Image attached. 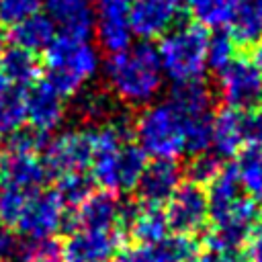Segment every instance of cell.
<instances>
[{
  "instance_id": "obj_1",
  "label": "cell",
  "mask_w": 262,
  "mask_h": 262,
  "mask_svg": "<svg viewBox=\"0 0 262 262\" xmlns=\"http://www.w3.org/2000/svg\"><path fill=\"white\" fill-rule=\"evenodd\" d=\"M104 76L111 90L127 104H147L162 86V66L156 45L141 41L123 51L108 53Z\"/></svg>"
},
{
  "instance_id": "obj_2",
  "label": "cell",
  "mask_w": 262,
  "mask_h": 262,
  "mask_svg": "<svg viewBox=\"0 0 262 262\" xmlns=\"http://www.w3.org/2000/svg\"><path fill=\"white\" fill-rule=\"evenodd\" d=\"M47 70L45 82L63 98L74 96L86 80L98 70V53L86 39L70 35H55L43 49V61Z\"/></svg>"
},
{
  "instance_id": "obj_3",
  "label": "cell",
  "mask_w": 262,
  "mask_h": 262,
  "mask_svg": "<svg viewBox=\"0 0 262 262\" xmlns=\"http://www.w3.org/2000/svg\"><path fill=\"white\" fill-rule=\"evenodd\" d=\"M207 41L209 33L199 23H188L166 31L156 47L162 72L174 84L201 80L207 70Z\"/></svg>"
},
{
  "instance_id": "obj_4",
  "label": "cell",
  "mask_w": 262,
  "mask_h": 262,
  "mask_svg": "<svg viewBox=\"0 0 262 262\" xmlns=\"http://www.w3.org/2000/svg\"><path fill=\"white\" fill-rule=\"evenodd\" d=\"M135 135L139 147L151 158L174 160L186 154L184 121L170 100L147 106L135 121Z\"/></svg>"
},
{
  "instance_id": "obj_5",
  "label": "cell",
  "mask_w": 262,
  "mask_h": 262,
  "mask_svg": "<svg viewBox=\"0 0 262 262\" xmlns=\"http://www.w3.org/2000/svg\"><path fill=\"white\" fill-rule=\"evenodd\" d=\"M170 102L180 113L186 131V154H201L211 147V123H213V96L201 82L176 84Z\"/></svg>"
},
{
  "instance_id": "obj_6",
  "label": "cell",
  "mask_w": 262,
  "mask_h": 262,
  "mask_svg": "<svg viewBox=\"0 0 262 262\" xmlns=\"http://www.w3.org/2000/svg\"><path fill=\"white\" fill-rule=\"evenodd\" d=\"M147 166V154L139 143L125 141L119 147L102 149L92 156V182L108 192H123L135 188L143 168Z\"/></svg>"
},
{
  "instance_id": "obj_7",
  "label": "cell",
  "mask_w": 262,
  "mask_h": 262,
  "mask_svg": "<svg viewBox=\"0 0 262 262\" xmlns=\"http://www.w3.org/2000/svg\"><path fill=\"white\" fill-rule=\"evenodd\" d=\"M209 217L213 219V231L209 233L207 244L215 254L227 256L246 242L248 233L262 217V207L256 199L239 194L227 207Z\"/></svg>"
},
{
  "instance_id": "obj_8",
  "label": "cell",
  "mask_w": 262,
  "mask_h": 262,
  "mask_svg": "<svg viewBox=\"0 0 262 262\" xmlns=\"http://www.w3.org/2000/svg\"><path fill=\"white\" fill-rule=\"evenodd\" d=\"M219 96L229 108H256L262 102V70L248 57H235L219 72Z\"/></svg>"
},
{
  "instance_id": "obj_9",
  "label": "cell",
  "mask_w": 262,
  "mask_h": 262,
  "mask_svg": "<svg viewBox=\"0 0 262 262\" xmlns=\"http://www.w3.org/2000/svg\"><path fill=\"white\" fill-rule=\"evenodd\" d=\"M94 156L92 129L84 131H66L55 139L47 141L43 147V166L47 176H63L70 172H84L90 168Z\"/></svg>"
},
{
  "instance_id": "obj_10",
  "label": "cell",
  "mask_w": 262,
  "mask_h": 262,
  "mask_svg": "<svg viewBox=\"0 0 262 262\" xmlns=\"http://www.w3.org/2000/svg\"><path fill=\"white\" fill-rule=\"evenodd\" d=\"M164 213L168 219V227L174 233L194 235L209 221L207 192L201 188V184H194L190 180L184 184L180 182L172 196L166 201Z\"/></svg>"
},
{
  "instance_id": "obj_11",
  "label": "cell",
  "mask_w": 262,
  "mask_h": 262,
  "mask_svg": "<svg viewBox=\"0 0 262 262\" xmlns=\"http://www.w3.org/2000/svg\"><path fill=\"white\" fill-rule=\"evenodd\" d=\"M66 205L55 190H35L27 196L25 209L18 217L16 229L25 237H51L63 229Z\"/></svg>"
},
{
  "instance_id": "obj_12",
  "label": "cell",
  "mask_w": 262,
  "mask_h": 262,
  "mask_svg": "<svg viewBox=\"0 0 262 262\" xmlns=\"http://www.w3.org/2000/svg\"><path fill=\"white\" fill-rule=\"evenodd\" d=\"M184 12V0H131L129 27L143 41L162 37Z\"/></svg>"
},
{
  "instance_id": "obj_13",
  "label": "cell",
  "mask_w": 262,
  "mask_h": 262,
  "mask_svg": "<svg viewBox=\"0 0 262 262\" xmlns=\"http://www.w3.org/2000/svg\"><path fill=\"white\" fill-rule=\"evenodd\" d=\"M121 209L123 203L117 199V192L98 190L92 192L74 209H66L63 229H115L121 227Z\"/></svg>"
},
{
  "instance_id": "obj_14",
  "label": "cell",
  "mask_w": 262,
  "mask_h": 262,
  "mask_svg": "<svg viewBox=\"0 0 262 262\" xmlns=\"http://www.w3.org/2000/svg\"><path fill=\"white\" fill-rule=\"evenodd\" d=\"M123 244V229H74L61 244L63 262H108Z\"/></svg>"
},
{
  "instance_id": "obj_15",
  "label": "cell",
  "mask_w": 262,
  "mask_h": 262,
  "mask_svg": "<svg viewBox=\"0 0 262 262\" xmlns=\"http://www.w3.org/2000/svg\"><path fill=\"white\" fill-rule=\"evenodd\" d=\"M129 6L131 0H96L94 27L98 43L104 51L117 53L131 45L129 27Z\"/></svg>"
},
{
  "instance_id": "obj_16",
  "label": "cell",
  "mask_w": 262,
  "mask_h": 262,
  "mask_svg": "<svg viewBox=\"0 0 262 262\" xmlns=\"http://www.w3.org/2000/svg\"><path fill=\"white\" fill-rule=\"evenodd\" d=\"M47 180V170L33 151L6 149L0 156V184L20 188L25 192L39 190Z\"/></svg>"
},
{
  "instance_id": "obj_17",
  "label": "cell",
  "mask_w": 262,
  "mask_h": 262,
  "mask_svg": "<svg viewBox=\"0 0 262 262\" xmlns=\"http://www.w3.org/2000/svg\"><path fill=\"white\" fill-rule=\"evenodd\" d=\"M121 223L127 225L129 233L141 246H158L168 237L170 231L164 207L149 203H141V205L123 203Z\"/></svg>"
},
{
  "instance_id": "obj_18",
  "label": "cell",
  "mask_w": 262,
  "mask_h": 262,
  "mask_svg": "<svg viewBox=\"0 0 262 262\" xmlns=\"http://www.w3.org/2000/svg\"><path fill=\"white\" fill-rule=\"evenodd\" d=\"M63 113H66L63 96L59 92H55L45 80H39L37 84H33L27 90L29 127L49 135L63 121Z\"/></svg>"
},
{
  "instance_id": "obj_19",
  "label": "cell",
  "mask_w": 262,
  "mask_h": 262,
  "mask_svg": "<svg viewBox=\"0 0 262 262\" xmlns=\"http://www.w3.org/2000/svg\"><path fill=\"white\" fill-rule=\"evenodd\" d=\"M182 178V170L174 160H154L147 162L143 168L139 180H137V192L141 196V203L149 205H164L172 192L178 188Z\"/></svg>"
},
{
  "instance_id": "obj_20",
  "label": "cell",
  "mask_w": 262,
  "mask_h": 262,
  "mask_svg": "<svg viewBox=\"0 0 262 262\" xmlns=\"http://www.w3.org/2000/svg\"><path fill=\"white\" fill-rule=\"evenodd\" d=\"M47 16L53 25L61 27L63 35L76 39H88L94 29L92 0H43Z\"/></svg>"
},
{
  "instance_id": "obj_21",
  "label": "cell",
  "mask_w": 262,
  "mask_h": 262,
  "mask_svg": "<svg viewBox=\"0 0 262 262\" xmlns=\"http://www.w3.org/2000/svg\"><path fill=\"white\" fill-rule=\"evenodd\" d=\"M246 145L244 135V113L223 106L213 115L211 123V147L219 158H231Z\"/></svg>"
},
{
  "instance_id": "obj_22",
  "label": "cell",
  "mask_w": 262,
  "mask_h": 262,
  "mask_svg": "<svg viewBox=\"0 0 262 262\" xmlns=\"http://www.w3.org/2000/svg\"><path fill=\"white\" fill-rule=\"evenodd\" d=\"M43 63L41 59L27 49L20 47H8L0 53V76L20 88H31L41 80Z\"/></svg>"
},
{
  "instance_id": "obj_23",
  "label": "cell",
  "mask_w": 262,
  "mask_h": 262,
  "mask_svg": "<svg viewBox=\"0 0 262 262\" xmlns=\"http://www.w3.org/2000/svg\"><path fill=\"white\" fill-rule=\"evenodd\" d=\"M55 37V25L47 14L35 12L10 27V41L14 47L27 51H43Z\"/></svg>"
},
{
  "instance_id": "obj_24",
  "label": "cell",
  "mask_w": 262,
  "mask_h": 262,
  "mask_svg": "<svg viewBox=\"0 0 262 262\" xmlns=\"http://www.w3.org/2000/svg\"><path fill=\"white\" fill-rule=\"evenodd\" d=\"M27 90L0 76V135H12L27 123Z\"/></svg>"
},
{
  "instance_id": "obj_25",
  "label": "cell",
  "mask_w": 262,
  "mask_h": 262,
  "mask_svg": "<svg viewBox=\"0 0 262 262\" xmlns=\"http://www.w3.org/2000/svg\"><path fill=\"white\" fill-rule=\"evenodd\" d=\"M231 37L235 45L250 47L262 39V0H239L231 16Z\"/></svg>"
},
{
  "instance_id": "obj_26",
  "label": "cell",
  "mask_w": 262,
  "mask_h": 262,
  "mask_svg": "<svg viewBox=\"0 0 262 262\" xmlns=\"http://www.w3.org/2000/svg\"><path fill=\"white\" fill-rule=\"evenodd\" d=\"M237 162L233 166L239 188L248 192V196L262 201V145L248 143L237 154Z\"/></svg>"
},
{
  "instance_id": "obj_27",
  "label": "cell",
  "mask_w": 262,
  "mask_h": 262,
  "mask_svg": "<svg viewBox=\"0 0 262 262\" xmlns=\"http://www.w3.org/2000/svg\"><path fill=\"white\" fill-rule=\"evenodd\" d=\"M237 2L239 0H184V8H188L194 23L205 29H223L231 23Z\"/></svg>"
},
{
  "instance_id": "obj_28",
  "label": "cell",
  "mask_w": 262,
  "mask_h": 262,
  "mask_svg": "<svg viewBox=\"0 0 262 262\" xmlns=\"http://www.w3.org/2000/svg\"><path fill=\"white\" fill-rule=\"evenodd\" d=\"M14 256L18 262H63L61 244L51 237H27L16 242Z\"/></svg>"
},
{
  "instance_id": "obj_29",
  "label": "cell",
  "mask_w": 262,
  "mask_h": 262,
  "mask_svg": "<svg viewBox=\"0 0 262 262\" xmlns=\"http://www.w3.org/2000/svg\"><path fill=\"white\" fill-rule=\"evenodd\" d=\"M237 196H239V182H237L233 166L221 168V172L209 182V192H207L209 215L221 211L223 207H227Z\"/></svg>"
},
{
  "instance_id": "obj_30",
  "label": "cell",
  "mask_w": 262,
  "mask_h": 262,
  "mask_svg": "<svg viewBox=\"0 0 262 262\" xmlns=\"http://www.w3.org/2000/svg\"><path fill=\"white\" fill-rule=\"evenodd\" d=\"M55 192L68 209H74L94 192V182L84 172H70L63 176H57Z\"/></svg>"
},
{
  "instance_id": "obj_31",
  "label": "cell",
  "mask_w": 262,
  "mask_h": 262,
  "mask_svg": "<svg viewBox=\"0 0 262 262\" xmlns=\"http://www.w3.org/2000/svg\"><path fill=\"white\" fill-rule=\"evenodd\" d=\"M235 41L229 31L217 29L207 41V68L221 72L235 59Z\"/></svg>"
},
{
  "instance_id": "obj_32",
  "label": "cell",
  "mask_w": 262,
  "mask_h": 262,
  "mask_svg": "<svg viewBox=\"0 0 262 262\" xmlns=\"http://www.w3.org/2000/svg\"><path fill=\"white\" fill-rule=\"evenodd\" d=\"M29 194L31 192H25L20 188L0 184V225L10 227V229L16 227Z\"/></svg>"
},
{
  "instance_id": "obj_33",
  "label": "cell",
  "mask_w": 262,
  "mask_h": 262,
  "mask_svg": "<svg viewBox=\"0 0 262 262\" xmlns=\"http://www.w3.org/2000/svg\"><path fill=\"white\" fill-rule=\"evenodd\" d=\"M221 168H223V164L217 154L201 151V154L192 156V160L186 168V174H188L190 182H194V184H209L221 172Z\"/></svg>"
},
{
  "instance_id": "obj_34",
  "label": "cell",
  "mask_w": 262,
  "mask_h": 262,
  "mask_svg": "<svg viewBox=\"0 0 262 262\" xmlns=\"http://www.w3.org/2000/svg\"><path fill=\"white\" fill-rule=\"evenodd\" d=\"M160 246H162L168 262H192L199 256L196 239L186 233H174L172 237H166Z\"/></svg>"
},
{
  "instance_id": "obj_35",
  "label": "cell",
  "mask_w": 262,
  "mask_h": 262,
  "mask_svg": "<svg viewBox=\"0 0 262 262\" xmlns=\"http://www.w3.org/2000/svg\"><path fill=\"white\" fill-rule=\"evenodd\" d=\"M41 0H0V27H12L39 12Z\"/></svg>"
},
{
  "instance_id": "obj_36",
  "label": "cell",
  "mask_w": 262,
  "mask_h": 262,
  "mask_svg": "<svg viewBox=\"0 0 262 262\" xmlns=\"http://www.w3.org/2000/svg\"><path fill=\"white\" fill-rule=\"evenodd\" d=\"M108 262H168L162 246H135L117 252Z\"/></svg>"
},
{
  "instance_id": "obj_37",
  "label": "cell",
  "mask_w": 262,
  "mask_h": 262,
  "mask_svg": "<svg viewBox=\"0 0 262 262\" xmlns=\"http://www.w3.org/2000/svg\"><path fill=\"white\" fill-rule=\"evenodd\" d=\"M244 135H246V145L248 143L262 145V106L244 113Z\"/></svg>"
},
{
  "instance_id": "obj_38",
  "label": "cell",
  "mask_w": 262,
  "mask_h": 262,
  "mask_svg": "<svg viewBox=\"0 0 262 262\" xmlns=\"http://www.w3.org/2000/svg\"><path fill=\"white\" fill-rule=\"evenodd\" d=\"M248 262H262V221H258L246 237Z\"/></svg>"
},
{
  "instance_id": "obj_39",
  "label": "cell",
  "mask_w": 262,
  "mask_h": 262,
  "mask_svg": "<svg viewBox=\"0 0 262 262\" xmlns=\"http://www.w3.org/2000/svg\"><path fill=\"white\" fill-rule=\"evenodd\" d=\"M14 250H16V237H14L12 229L0 225V260L12 256Z\"/></svg>"
},
{
  "instance_id": "obj_40",
  "label": "cell",
  "mask_w": 262,
  "mask_h": 262,
  "mask_svg": "<svg viewBox=\"0 0 262 262\" xmlns=\"http://www.w3.org/2000/svg\"><path fill=\"white\" fill-rule=\"evenodd\" d=\"M192 262H229V260H227V256H223V254L211 252V254H207V256H196Z\"/></svg>"
},
{
  "instance_id": "obj_41",
  "label": "cell",
  "mask_w": 262,
  "mask_h": 262,
  "mask_svg": "<svg viewBox=\"0 0 262 262\" xmlns=\"http://www.w3.org/2000/svg\"><path fill=\"white\" fill-rule=\"evenodd\" d=\"M260 70H262V39L254 43V59H252Z\"/></svg>"
},
{
  "instance_id": "obj_42",
  "label": "cell",
  "mask_w": 262,
  "mask_h": 262,
  "mask_svg": "<svg viewBox=\"0 0 262 262\" xmlns=\"http://www.w3.org/2000/svg\"><path fill=\"white\" fill-rule=\"evenodd\" d=\"M4 41H6V35H4V31H2V27H0V53H2V49H4Z\"/></svg>"
},
{
  "instance_id": "obj_43",
  "label": "cell",
  "mask_w": 262,
  "mask_h": 262,
  "mask_svg": "<svg viewBox=\"0 0 262 262\" xmlns=\"http://www.w3.org/2000/svg\"><path fill=\"white\" fill-rule=\"evenodd\" d=\"M0 156H2V149H0Z\"/></svg>"
},
{
  "instance_id": "obj_44",
  "label": "cell",
  "mask_w": 262,
  "mask_h": 262,
  "mask_svg": "<svg viewBox=\"0 0 262 262\" xmlns=\"http://www.w3.org/2000/svg\"><path fill=\"white\" fill-rule=\"evenodd\" d=\"M0 262H4V260H0Z\"/></svg>"
}]
</instances>
